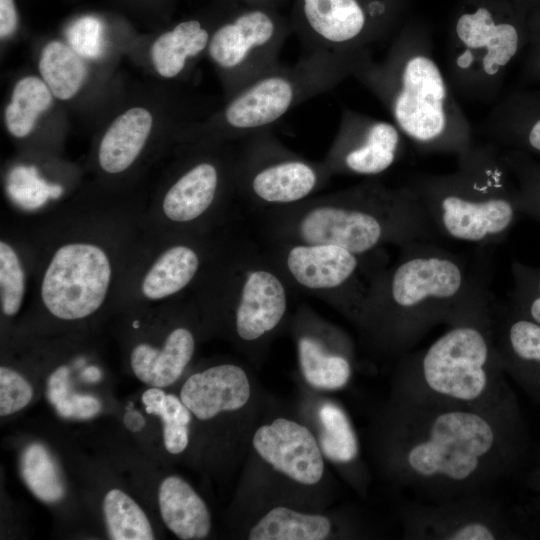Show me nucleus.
Returning <instances> with one entry per match:
<instances>
[{
    "mask_svg": "<svg viewBox=\"0 0 540 540\" xmlns=\"http://www.w3.org/2000/svg\"><path fill=\"white\" fill-rule=\"evenodd\" d=\"M516 408L418 405L390 399L374 429L382 473L424 499L487 493L517 453Z\"/></svg>",
    "mask_w": 540,
    "mask_h": 540,
    "instance_id": "f257e3e1",
    "label": "nucleus"
},
{
    "mask_svg": "<svg viewBox=\"0 0 540 540\" xmlns=\"http://www.w3.org/2000/svg\"><path fill=\"white\" fill-rule=\"evenodd\" d=\"M487 270L469 266L436 242L401 247L377 276L355 322L375 352L401 358L436 326L463 322L491 307Z\"/></svg>",
    "mask_w": 540,
    "mask_h": 540,
    "instance_id": "f03ea898",
    "label": "nucleus"
},
{
    "mask_svg": "<svg viewBox=\"0 0 540 540\" xmlns=\"http://www.w3.org/2000/svg\"><path fill=\"white\" fill-rule=\"evenodd\" d=\"M352 77L421 152L458 156L473 145L472 127L436 62L430 29L422 21L404 22L381 60L372 52L360 54Z\"/></svg>",
    "mask_w": 540,
    "mask_h": 540,
    "instance_id": "7ed1b4c3",
    "label": "nucleus"
},
{
    "mask_svg": "<svg viewBox=\"0 0 540 540\" xmlns=\"http://www.w3.org/2000/svg\"><path fill=\"white\" fill-rule=\"evenodd\" d=\"M274 242L329 244L360 255L442 237L425 207L406 184L367 180L298 204L267 209Z\"/></svg>",
    "mask_w": 540,
    "mask_h": 540,
    "instance_id": "20e7f679",
    "label": "nucleus"
},
{
    "mask_svg": "<svg viewBox=\"0 0 540 540\" xmlns=\"http://www.w3.org/2000/svg\"><path fill=\"white\" fill-rule=\"evenodd\" d=\"M494 303L447 327L428 347L402 356L390 399L441 407L515 408L495 344Z\"/></svg>",
    "mask_w": 540,
    "mask_h": 540,
    "instance_id": "39448f33",
    "label": "nucleus"
},
{
    "mask_svg": "<svg viewBox=\"0 0 540 540\" xmlns=\"http://www.w3.org/2000/svg\"><path fill=\"white\" fill-rule=\"evenodd\" d=\"M442 237L489 246L502 242L517 215V187L501 149L473 143L457 156V169L418 175L407 184Z\"/></svg>",
    "mask_w": 540,
    "mask_h": 540,
    "instance_id": "423d86ee",
    "label": "nucleus"
},
{
    "mask_svg": "<svg viewBox=\"0 0 540 540\" xmlns=\"http://www.w3.org/2000/svg\"><path fill=\"white\" fill-rule=\"evenodd\" d=\"M527 44V14L511 0H461L449 30L446 69L458 96L491 102Z\"/></svg>",
    "mask_w": 540,
    "mask_h": 540,
    "instance_id": "0eeeda50",
    "label": "nucleus"
},
{
    "mask_svg": "<svg viewBox=\"0 0 540 540\" xmlns=\"http://www.w3.org/2000/svg\"><path fill=\"white\" fill-rule=\"evenodd\" d=\"M359 55L305 50L293 65L276 64L230 95L219 129L234 138L270 129L299 104L352 77Z\"/></svg>",
    "mask_w": 540,
    "mask_h": 540,
    "instance_id": "6e6552de",
    "label": "nucleus"
},
{
    "mask_svg": "<svg viewBox=\"0 0 540 540\" xmlns=\"http://www.w3.org/2000/svg\"><path fill=\"white\" fill-rule=\"evenodd\" d=\"M381 254L360 255L329 244L275 242L270 260L289 285L331 303L355 323L386 268Z\"/></svg>",
    "mask_w": 540,
    "mask_h": 540,
    "instance_id": "1a4fd4ad",
    "label": "nucleus"
},
{
    "mask_svg": "<svg viewBox=\"0 0 540 540\" xmlns=\"http://www.w3.org/2000/svg\"><path fill=\"white\" fill-rule=\"evenodd\" d=\"M116 278V260L100 239L69 238L53 249L39 280L38 296L53 317L74 321L97 312Z\"/></svg>",
    "mask_w": 540,
    "mask_h": 540,
    "instance_id": "9d476101",
    "label": "nucleus"
},
{
    "mask_svg": "<svg viewBox=\"0 0 540 540\" xmlns=\"http://www.w3.org/2000/svg\"><path fill=\"white\" fill-rule=\"evenodd\" d=\"M410 0H299L305 50L358 55L395 34Z\"/></svg>",
    "mask_w": 540,
    "mask_h": 540,
    "instance_id": "9b49d317",
    "label": "nucleus"
},
{
    "mask_svg": "<svg viewBox=\"0 0 540 540\" xmlns=\"http://www.w3.org/2000/svg\"><path fill=\"white\" fill-rule=\"evenodd\" d=\"M242 139V149L236 155L235 185L259 207L273 209L303 202L332 176L324 162L290 151L270 129Z\"/></svg>",
    "mask_w": 540,
    "mask_h": 540,
    "instance_id": "f8f14e48",
    "label": "nucleus"
},
{
    "mask_svg": "<svg viewBox=\"0 0 540 540\" xmlns=\"http://www.w3.org/2000/svg\"><path fill=\"white\" fill-rule=\"evenodd\" d=\"M222 296L228 301L233 331L246 345L260 344L284 321L288 282L269 259L243 255L229 263Z\"/></svg>",
    "mask_w": 540,
    "mask_h": 540,
    "instance_id": "ddd939ff",
    "label": "nucleus"
},
{
    "mask_svg": "<svg viewBox=\"0 0 540 540\" xmlns=\"http://www.w3.org/2000/svg\"><path fill=\"white\" fill-rule=\"evenodd\" d=\"M287 28L271 12L252 8L212 33L207 52L223 73L229 95L278 64Z\"/></svg>",
    "mask_w": 540,
    "mask_h": 540,
    "instance_id": "4468645a",
    "label": "nucleus"
},
{
    "mask_svg": "<svg viewBox=\"0 0 540 540\" xmlns=\"http://www.w3.org/2000/svg\"><path fill=\"white\" fill-rule=\"evenodd\" d=\"M403 535L412 540H498L514 535L487 493L413 502L401 511Z\"/></svg>",
    "mask_w": 540,
    "mask_h": 540,
    "instance_id": "2eb2a0df",
    "label": "nucleus"
},
{
    "mask_svg": "<svg viewBox=\"0 0 540 540\" xmlns=\"http://www.w3.org/2000/svg\"><path fill=\"white\" fill-rule=\"evenodd\" d=\"M405 140L393 122L343 108L323 162L331 175H380L401 158Z\"/></svg>",
    "mask_w": 540,
    "mask_h": 540,
    "instance_id": "dca6fc26",
    "label": "nucleus"
},
{
    "mask_svg": "<svg viewBox=\"0 0 540 540\" xmlns=\"http://www.w3.org/2000/svg\"><path fill=\"white\" fill-rule=\"evenodd\" d=\"M236 156L227 163L202 159L188 166L169 186L160 204V216L177 229L200 225L213 214L224 191L235 188Z\"/></svg>",
    "mask_w": 540,
    "mask_h": 540,
    "instance_id": "f3484780",
    "label": "nucleus"
},
{
    "mask_svg": "<svg viewBox=\"0 0 540 540\" xmlns=\"http://www.w3.org/2000/svg\"><path fill=\"white\" fill-rule=\"evenodd\" d=\"M252 447L273 470L299 485L314 486L324 476V455L316 436L294 419L276 417L260 425Z\"/></svg>",
    "mask_w": 540,
    "mask_h": 540,
    "instance_id": "a211bd4d",
    "label": "nucleus"
},
{
    "mask_svg": "<svg viewBox=\"0 0 540 540\" xmlns=\"http://www.w3.org/2000/svg\"><path fill=\"white\" fill-rule=\"evenodd\" d=\"M252 383L247 371L235 363L210 366L189 376L180 399L192 415L208 421L223 413H237L250 403Z\"/></svg>",
    "mask_w": 540,
    "mask_h": 540,
    "instance_id": "6ab92c4d",
    "label": "nucleus"
},
{
    "mask_svg": "<svg viewBox=\"0 0 540 540\" xmlns=\"http://www.w3.org/2000/svg\"><path fill=\"white\" fill-rule=\"evenodd\" d=\"M208 258L205 244L192 238H179L148 264L138 283L139 296L156 302L184 292L204 272Z\"/></svg>",
    "mask_w": 540,
    "mask_h": 540,
    "instance_id": "aec40b11",
    "label": "nucleus"
},
{
    "mask_svg": "<svg viewBox=\"0 0 540 540\" xmlns=\"http://www.w3.org/2000/svg\"><path fill=\"white\" fill-rule=\"evenodd\" d=\"M482 134L501 149L540 160V91H515L500 100L482 124Z\"/></svg>",
    "mask_w": 540,
    "mask_h": 540,
    "instance_id": "412c9836",
    "label": "nucleus"
},
{
    "mask_svg": "<svg viewBox=\"0 0 540 540\" xmlns=\"http://www.w3.org/2000/svg\"><path fill=\"white\" fill-rule=\"evenodd\" d=\"M494 337L505 373L540 390V325L495 302Z\"/></svg>",
    "mask_w": 540,
    "mask_h": 540,
    "instance_id": "4be33fe9",
    "label": "nucleus"
},
{
    "mask_svg": "<svg viewBox=\"0 0 540 540\" xmlns=\"http://www.w3.org/2000/svg\"><path fill=\"white\" fill-rule=\"evenodd\" d=\"M297 355L305 381L319 390H338L352 376V344L347 337L331 331L327 341L321 334L303 330L297 336Z\"/></svg>",
    "mask_w": 540,
    "mask_h": 540,
    "instance_id": "5701e85b",
    "label": "nucleus"
},
{
    "mask_svg": "<svg viewBox=\"0 0 540 540\" xmlns=\"http://www.w3.org/2000/svg\"><path fill=\"white\" fill-rule=\"evenodd\" d=\"M195 348L196 338L191 329L177 326L167 334L161 347L136 345L130 354L131 368L143 383L163 388L180 378Z\"/></svg>",
    "mask_w": 540,
    "mask_h": 540,
    "instance_id": "b1692460",
    "label": "nucleus"
},
{
    "mask_svg": "<svg viewBox=\"0 0 540 540\" xmlns=\"http://www.w3.org/2000/svg\"><path fill=\"white\" fill-rule=\"evenodd\" d=\"M160 514L167 528L182 540L205 539L211 515L204 500L179 476L162 480L158 490Z\"/></svg>",
    "mask_w": 540,
    "mask_h": 540,
    "instance_id": "393cba45",
    "label": "nucleus"
},
{
    "mask_svg": "<svg viewBox=\"0 0 540 540\" xmlns=\"http://www.w3.org/2000/svg\"><path fill=\"white\" fill-rule=\"evenodd\" d=\"M150 112L133 107L117 117L105 132L98 149V163L109 174L127 170L143 150L152 129Z\"/></svg>",
    "mask_w": 540,
    "mask_h": 540,
    "instance_id": "a878e982",
    "label": "nucleus"
},
{
    "mask_svg": "<svg viewBox=\"0 0 540 540\" xmlns=\"http://www.w3.org/2000/svg\"><path fill=\"white\" fill-rule=\"evenodd\" d=\"M334 532L328 516L275 506L260 516L249 528L250 540H324Z\"/></svg>",
    "mask_w": 540,
    "mask_h": 540,
    "instance_id": "bb28decb",
    "label": "nucleus"
},
{
    "mask_svg": "<svg viewBox=\"0 0 540 540\" xmlns=\"http://www.w3.org/2000/svg\"><path fill=\"white\" fill-rule=\"evenodd\" d=\"M211 35L195 19L183 21L160 35L151 47V58L157 73L165 78L178 76L189 60L208 48Z\"/></svg>",
    "mask_w": 540,
    "mask_h": 540,
    "instance_id": "cd10ccee",
    "label": "nucleus"
},
{
    "mask_svg": "<svg viewBox=\"0 0 540 540\" xmlns=\"http://www.w3.org/2000/svg\"><path fill=\"white\" fill-rule=\"evenodd\" d=\"M39 71L53 96L61 100L72 98L87 76L82 57L60 41H51L43 48Z\"/></svg>",
    "mask_w": 540,
    "mask_h": 540,
    "instance_id": "c85d7f7f",
    "label": "nucleus"
},
{
    "mask_svg": "<svg viewBox=\"0 0 540 540\" xmlns=\"http://www.w3.org/2000/svg\"><path fill=\"white\" fill-rule=\"evenodd\" d=\"M318 443L325 458L342 465H356L359 443L346 412L336 403L324 402L318 409Z\"/></svg>",
    "mask_w": 540,
    "mask_h": 540,
    "instance_id": "c756f323",
    "label": "nucleus"
},
{
    "mask_svg": "<svg viewBox=\"0 0 540 540\" xmlns=\"http://www.w3.org/2000/svg\"><path fill=\"white\" fill-rule=\"evenodd\" d=\"M52 95L47 84L37 77L19 80L5 110V123L10 134L18 138L30 134L39 115L51 106Z\"/></svg>",
    "mask_w": 540,
    "mask_h": 540,
    "instance_id": "7c9ffc66",
    "label": "nucleus"
},
{
    "mask_svg": "<svg viewBox=\"0 0 540 540\" xmlns=\"http://www.w3.org/2000/svg\"><path fill=\"white\" fill-rule=\"evenodd\" d=\"M142 402L148 414L162 419L166 450L171 454L182 453L189 444V425L193 415L180 397L152 387L143 393Z\"/></svg>",
    "mask_w": 540,
    "mask_h": 540,
    "instance_id": "2f4dec72",
    "label": "nucleus"
},
{
    "mask_svg": "<svg viewBox=\"0 0 540 540\" xmlns=\"http://www.w3.org/2000/svg\"><path fill=\"white\" fill-rule=\"evenodd\" d=\"M20 473L29 490L45 503H56L65 494L59 467L48 449L29 444L20 457Z\"/></svg>",
    "mask_w": 540,
    "mask_h": 540,
    "instance_id": "473e14b6",
    "label": "nucleus"
},
{
    "mask_svg": "<svg viewBox=\"0 0 540 540\" xmlns=\"http://www.w3.org/2000/svg\"><path fill=\"white\" fill-rule=\"evenodd\" d=\"M108 535L113 540H152V526L144 511L126 493L111 489L103 499Z\"/></svg>",
    "mask_w": 540,
    "mask_h": 540,
    "instance_id": "72a5a7b5",
    "label": "nucleus"
},
{
    "mask_svg": "<svg viewBox=\"0 0 540 540\" xmlns=\"http://www.w3.org/2000/svg\"><path fill=\"white\" fill-rule=\"evenodd\" d=\"M501 154L517 187L520 214L540 222V160L515 150L501 149Z\"/></svg>",
    "mask_w": 540,
    "mask_h": 540,
    "instance_id": "f704fd0d",
    "label": "nucleus"
},
{
    "mask_svg": "<svg viewBox=\"0 0 540 540\" xmlns=\"http://www.w3.org/2000/svg\"><path fill=\"white\" fill-rule=\"evenodd\" d=\"M27 270L16 247L6 239L0 241V307L5 317L21 309L27 291Z\"/></svg>",
    "mask_w": 540,
    "mask_h": 540,
    "instance_id": "c9c22d12",
    "label": "nucleus"
},
{
    "mask_svg": "<svg viewBox=\"0 0 540 540\" xmlns=\"http://www.w3.org/2000/svg\"><path fill=\"white\" fill-rule=\"evenodd\" d=\"M511 273L513 290L509 307L540 325V267L513 261Z\"/></svg>",
    "mask_w": 540,
    "mask_h": 540,
    "instance_id": "e433bc0d",
    "label": "nucleus"
},
{
    "mask_svg": "<svg viewBox=\"0 0 540 540\" xmlns=\"http://www.w3.org/2000/svg\"><path fill=\"white\" fill-rule=\"evenodd\" d=\"M103 24L94 16L74 21L66 31L69 46L82 58L97 59L103 53Z\"/></svg>",
    "mask_w": 540,
    "mask_h": 540,
    "instance_id": "4c0bfd02",
    "label": "nucleus"
},
{
    "mask_svg": "<svg viewBox=\"0 0 540 540\" xmlns=\"http://www.w3.org/2000/svg\"><path fill=\"white\" fill-rule=\"evenodd\" d=\"M33 397L30 383L15 370L0 368V415L7 416L23 409Z\"/></svg>",
    "mask_w": 540,
    "mask_h": 540,
    "instance_id": "58836bf2",
    "label": "nucleus"
},
{
    "mask_svg": "<svg viewBox=\"0 0 540 540\" xmlns=\"http://www.w3.org/2000/svg\"><path fill=\"white\" fill-rule=\"evenodd\" d=\"M522 76L527 81H540V7L527 14V44Z\"/></svg>",
    "mask_w": 540,
    "mask_h": 540,
    "instance_id": "ea45409f",
    "label": "nucleus"
},
{
    "mask_svg": "<svg viewBox=\"0 0 540 540\" xmlns=\"http://www.w3.org/2000/svg\"><path fill=\"white\" fill-rule=\"evenodd\" d=\"M57 413L65 418L88 419L99 413L101 404L97 398L86 394L69 392L55 405Z\"/></svg>",
    "mask_w": 540,
    "mask_h": 540,
    "instance_id": "a19ab883",
    "label": "nucleus"
},
{
    "mask_svg": "<svg viewBox=\"0 0 540 540\" xmlns=\"http://www.w3.org/2000/svg\"><path fill=\"white\" fill-rule=\"evenodd\" d=\"M69 371L66 367H60L50 376L47 387V396L55 405L70 392Z\"/></svg>",
    "mask_w": 540,
    "mask_h": 540,
    "instance_id": "79ce46f5",
    "label": "nucleus"
},
{
    "mask_svg": "<svg viewBox=\"0 0 540 540\" xmlns=\"http://www.w3.org/2000/svg\"><path fill=\"white\" fill-rule=\"evenodd\" d=\"M18 26V14L14 0H0V36L7 38Z\"/></svg>",
    "mask_w": 540,
    "mask_h": 540,
    "instance_id": "37998d69",
    "label": "nucleus"
},
{
    "mask_svg": "<svg viewBox=\"0 0 540 540\" xmlns=\"http://www.w3.org/2000/svg\"><path fill=\"white\" fill-rule=\"evenodd\" d=\"M124 424L131 431H139L145 424L143 417L136 411H129L124 416Z\"/></svg>",
    "mask_w": 540,
    "mask_h": 540,
    "instance_id": "c03bdc74",
    "label": "nucleus"
},
{
    "mask_svg": "<svg viewBox=\"0 0 540 540\" xmlns=\"http://www.w3.org/2000/svg\"><path fill=\"white\" fill-rule=\"evenodd\" d=\"M521 10L528 14L533 9L540 7V0H511Z\"/></svg>",
    "mask_w": 540,
    "mask_h": 540,
    "instance_id": "a18cd8bd",
    "label": "nucleus"
},
{
    "mask_svg": "<svg viewBox=\"0 0 540 540\" xmlns=\"http://www.w3.org/2000/svg\"><path fill=\"white\" fill-rule=\"evenodd\" d=\"M249 1H262V0H249Z\"/></svg>",
    "mask_w": 540,
    "mask_h": 540,
    "instance_id": "49530a36",
    "label": "nucleus"
}]
</instances>
